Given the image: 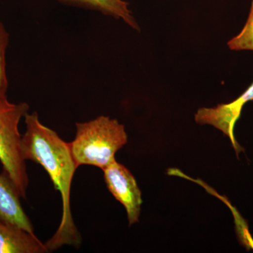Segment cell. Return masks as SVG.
<instances>
[{
	"mask_svg": "<svg viewBox=\"0 0 253 253\" xmlns=\"http://www.w3.org/2000/svg\"><path fill=\"white\" fill-rule=\"evenodd\" d=\"M24 120L26 131L21 137L23 158L44 168L62 198L61 223L54 235L44 244L49 252L66 245L78 249L81 244V236L73 221L70 202L71 184L78 168L69 143L65 142L56 131L42 124L36 112L28 113Z\"/></svg>",
	"mask_w": 253,
	"mask_h": 253,
	"instance_id": "cell-1",
	"label": "cell"
},
{
	"mask_svg": "<svg viewBox=\"0 0 253 253\" xmlns=\"http://www.w3.org/2000/svg\"><path fill=\"white\" fill-rule=\"evenodd\" d=\"M76 126V137L69 146L77 168L87 165L103 170L116 161V152L127 142L124 126L108 116Z\"/></svg>",
	"mask_w": 253,
	"mask_h": 253,
	"instance_id": "cell-2",
	"label": "cell"
},
{
	"mask_svg": "<svg viewBox=\"0 0 253 253\" xmlns=\"http://www.w3.org/2000/svg\"><path fill=\"white\" fill-rule=\"evenodd\" d=\"M29 105L11 103L7 97H0V162L3 172L16 186L19 196L26 199L28 183L26 160L21 151L20 121L29 111Z\"/></svg>",
	"mask_w": 253,
	"mask_h": 253,
	"instance_id": "cell-3",
	"label": "cell"
},
{
	"mask_svg": "<svg viewBox=\"0 0 253 253\" xmlns=\"http://www.w3.org/2000/svg\"><path fill=\"white\" fill-rule=\"evenodd\" d=\"M103 171L110 192L126 208L129 226L138 222L142 199L134 176L127 168L116 161Z\"/></svg>",
	"mask_w": 253,
	"mask_h": 253,
	"instance_id": "cell-4",
	"label": "cell"
},
{
	"mask_svg": "<svg viewBox=\"0 0 253 253\" xmlns=\"http://www.w3.org/2000/svg\"><path fill=\"white\" fill-rule=\"evenodd\" d=\"M253 100V83L244 94L229 104H219L214 108H202L195 115V121L201 125H211L230 139L231 144L239 154L243 149L234 136V126L246 103Z\"/></svg>",
	"mask_w": 253,
	"mask_h": 253,
	"instance_id": "cell-5",
	"label": "cell"
},
{
	"mask_svg": "<svg viewBox=\"0 0 253 253\" xmlns=\"http://www.w3.org/2000/svg\"><path fill=\"white\" fill-rule=\"evenodd\" d=\"M16 186L4 172L0 174V219L34 234V227L21 205Z\"/></svg>",
	"mask_w": 253,
	"mask_h": 253,
	"instance_id": "cell-6",
	"label": "cell"
},
{
	"mask_svg": "<svg viewBox=\"0 0 253 253\" xmlns=\"http://www.w3.org/2000/svg\"><path fill=\"white\" fill-rule=\"evenodd\" d=\"M49 253L35 234L0 219V253Z\"/></svg>",
	"mask_w": 253,
	"mask_h": 253,
	"instance_id": "cell-7",
	"label": "cell"
},
{
	"mask_svg": "<svg viewBox=\"0 0 253 253\" xmlns=\"http://www.w3.org/2000/svg\"><path fill=\"white\" fill-rule=\"evenodd\" d=\"M64 4L73 5L78 7L84 8L99 11L107 16L122 19L136 31H139L134 16L129 9V3L124 0H59Z\"/></svg>",
	"mask_w": 253,
	"mask_h": 253,
	"instance_id": "cell-8",
	"label": "cell"
},
{
	"mask_svg": "<svg viewBox=\"0 0 253 253\" xmlns=\"http://www.w3.org/2000/svg\"><path fill=\"white\" fill-rule=\"evenodd\" d=\"M228 46L231 50L253 51V0L247 22L238 36L229 41Z\"/></svg>",
	"mask_w": 253,
	"mask_h": 253,
	"instance_id": "cell-9",
	"label": "cell"
},
{
	"mask_svg": "<svg viewBox=\"0 0 253 253\" xmlns=\"http://www.w3.org/2000/svg\"><path fill=\"white\" fill-rule=\"evenodd\" d=\"M9 42V33L4 24L0 22V97H6L9 86L6 62V49Z\"/></svg>",
	"mask_w": 253,
	"mask_h": 253,
	"instance_id": "cell-10",
	"label": "cell"
}]
</instances>
